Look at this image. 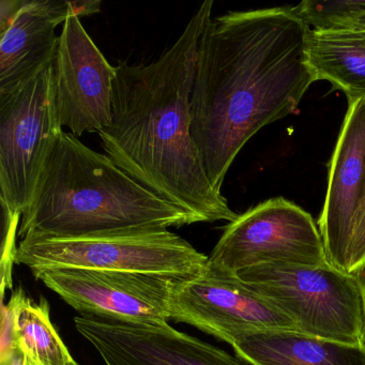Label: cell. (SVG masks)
<instances>
[{"label":"cell","mask_w":365,"mask_h":365,"mask_svg":"<svg viewBox=\"0 0 365 365\" xmlns=\"http://www.w3.org/2000/svg\"><path fill=\"white\" fill-rule=\"evenodd\" d=\"M74 16L71 1L25 0L0 34V91L14 88L54 61L56 29Z\"/></svg>","instance_id":"cell-13"},{"label":"cell","mask_w":365,"mask_h":365,"mask_svg":"<svg viewBox=\"0 0 365 365\" xmlns=\"http://www.w3.org/2000/svg\"><path fill=\"white\" fill-rule=\"evenodd\" d=\"M212 8V0L202 3L157 61L116 66L112 120L98 134L106 155L143 187L200 223H230L238 215L209 181L192 136L198 46Z\"/></svg>","instance_id":"cell-2"},{"label":"cell","mask_w":365,"mask_h":365,"mask_svg":"<svg viewBox=\"0 0 365 365\" xmlns=\"http://www.w3.org/2000/svg\"><path fill=\"white\" fill-rule=\"evenodd\" d=\"M307 59L316 81L331 83L343 91L348 103L365 99V29L336 31L309 29Z\"/></svg>","instance_id":"cell-15"},{"label":"cell","mask_w":365,"mask_h":365,"mask_svg":"<svg viewBox=\"0 0 365 365\" xmlns=\"http://www.w3.org/2000/svg\"><path fill=\"white\" fill-rule=\"evenodd\" d=\"M269 264H328L324 240L313 217L283 197L260 202L225 226L206 268L237 275Z\"/></svg>","instance_id":"cell-7"},{"label":"cell","mask_w":365,"mask_h":365,"mask_svg":"<svg viewBox=\"0 0 365 365\" xmlns=\"http://www.w3.org/2000/svg\"><path fill=\"white\" fill-rule=\"evenodd\" d=\"M289 317L299 332L361 346L364 302L356 277L331 266L269 264L237 273Z\"/></svg>","instance_id":"cell-5"},{"label":"cell","mask_w":365,"mask_h":365,"mask_svg":"<svg viewBox=\"0 0 365 365\" xmlns=\"http://www.w3.org/2000/svg\"><path fill=\"white\" fill-rule=\"evenodd\" d=\"M53 61L14 88L0 91V204L12 215H22L31 204L46 161L65 132Z\"/></svg>","instance_id":"cell-6"},{"label":"cell","mask_w":365,"mask_h":365,"mask_svg":"<svg viewBox=\"0 0 365 365\" xmlns=\"http://www.w3.org/2000/svg\"><path fill=\"white\" fill-rule=\"evenodd\" d=\"M53 71L63 127L81 138L110 125L116 67L106 61L78 16L63 23Z\"/></svg>","instance_id":"cell-10"},{"label":"cell","mask_w":365,"mask_h":365,"mask_svg":"<svg viewBox=\"0 0 365 365\" xmlns=\"http://www.w3.org/2000/svg\"><path fill=\"white\" fill-rule=\"evenodd\" d=\"M6 305L11 314L14 348L21 365H80L52 324L46 299L34 302L19 288Z\"/></svg>","instance_id":"cell-16"},{"label":"cell","mask_w":365,"mask_h":365,"mask_svg":"<svg viewBox=\"0 0 365 365\" xmlns=\"http://www.w3.org/2000/svg\"><path fill=\"white\" fill-rule=\"evenodd\" d=\"M200 223L146 189L108 155L63 132L21 217L19 237L78 238Z\"/></svg>","instance_id":"cell-3"},{"label":"cell","mask_w":365,"mask_h":365,"mask_svg":"<svg viewBox=\"0 0 365 365\" xmlns=\"http://www.w3.org/2000/svg\"><path fill=\"white\" fill-rule=\"evenodd\" d=\"M365 262V183L362 200L356 213L354 237L350 247L347 272L354 273Z\"/></svg>","instance_id":"cell-18"},{"label":"cell","mask_w":365,"mask_h":365,"mask_svg":"<svg viewBox=\"0 0 365 365\" xmlns=\"http://www.w3.org/2000/svg\"><path fill=\"white\" fill-rule=\"evenodd\" d=\"M352 274L356 277L359 285H360L361 292H362L363 302H364V327H363L362 341L361 346L365 349V262L354 271Z\"/></svg>","instance_id":"cell-21"},{"label":"cell","mask_w":365,"mask_h":365,"mask_svg":"<svg viewBox=\"0 0 365 365\" xmlns=\"http://www.w3.org/2000/svg\"><path fill=\"white\" fill-rule=\"evenodd\" d=\"M11 365H21V361L20 360H16L14 363H12Z\"/></svg>","instance_id":"cell-23"},{"label":"cell","mask_w":365,"mask_h":365,"mask_svg":"<svg viewBox=\"0 0 365 365\" xmlns=\"http://www.w3.org/2000/svg\"><path fill=\"white\" fill-rule=\"evenodd\" d=\"M358 26H362L365 29V14L361 16L360 20L358 21Z\"/></svg>","instance_id":"cell-22"},{"label":"cell","mask_w":365,"mask_h":365,"mask_svg":"<svg viewBox=\"0 0 365 365\" xmlns=\"http://www.w3.org/2000/svg\"><path fill=\"white\" fill-rule=\"evenodd\" d=\"M237 356L251 365H365L362 346L309 336L297 331H260L232 344Z\"/></svg>","instance_id":"cell-14"},{"label":"cell","mask_w":365,"mask_h":365,"mask_svg":"<svg viewBox=\"0 0 365 365\" xmlns=\"http://www.w3.org/2000/svg\"><path fill=\"white\" fill-rule=\"evenodd\" d=\"M208 256L168 228L129 230L78 238H26L16 264L31 272L51 269L129 271L189 279L205 270Z\"/></svg>","instance_id":"cell-4"},{"label":"cell","mask_w":365,"mask_h":365,"mask_svg":"<svg viewBox=\"0 0 365 365\" xmlns=\"http://www.w3.org/2000/svg\"><path fill=\"white\" fill-rule=\"evenodd\" d=\"M25 0H1L0 1V34L5 33L24 5Z\"/></svg>","instance_id":"cell-19"},{"label":"cell","mask_w":365,"mask_h":365,"mask_svg":"<svg viewBox=\"0 0 365 365\" xmlns=\"http://www.w3.org/2000/svg\"><path fill=\"white\" fill-rule=\"evenodd\" d=\"M74 324L106 365H249L168 324L140 326L80 315Z\"/></svg>","instance_id":"cell-11"},{"label":"cell","mask_w":365,"mask_h":365,"mask_svg":"<svg viewBox=\"0 0 365 365\" xmlns=\"http://www.w3.org/2000/svg\"><path fill=\"white\" fill-rule=\"evenodd\" d=\"M74 16L78 18L93 16L101 11V1L99 0H84V1H71Z\"/></svg>","instance_id":"cell-20"},{"label":"cell","mask_w":365,"mask_h":365,"mask_svg":"<svg viewBox=\"0 0 365 365\" xmlns=\"http://www.w3.org/2000/svg\"><path fill=\"white\" fill-rule=\"evenodd\" d=\"M81 315L123 324L162 326L172 319L180 277L129 271L51 269L33 273Z\"/></svg>","instance_id":"cell-8"},{"label":"cell","mask_w":365,"mask_h":365,"mask_svg":"<svg viewBox=\"0 0 365 365\" xmlns=\"http://www.w3.org/2000/svg\"><path fill=\"white\" fill-rule=\"evenodd\" d=\"M172 319L191 324L232 345L241 335L260 331H297L294 322L237 275L205 268L181 279L172 301Z\"/></svg>","instance_id":"cell-9"},{"label":"cell","mask_w":365,"mask_h":365,"mask_svg":"<svg viewBox=\"0 0 365 365\" xmlns=\"http://www.w3.org/2000/svg\"><path fill=\"white\" fill-rule=\"evenodd\" d=\"M309 31L292 7L228 12L207 24L191 96L192 136L220 193L250 138L296 113L316 82Z\"/></svg>","instance_id":"cell-1"},{"label":"cell","mask_w":365,"mask_h":365,"mask_svg":"<svg viewBox=\"0 0 365 365\" xmlns=\"http://www.w3.org/2000/svg\"><path fill=\"white\" fill-rule=\"evenodd\" d=\"M364 183L365 99L348 103L329 165L326 200L318 220L329 264L346 273Z\"/></svg>","instance_id":"cell-12"},{"label":"cell","mask_w":365,"mask_h":365,"mask_svg":"<svg viewBox=\"0 0 365 365\" xmlns=\"http://www.w3.org/2000/svg\"><path fill=\"white\" fill-rule=\"evenodd\" d=\"M292 11L315 31H336L356 26L365 14L364 1H314L304 0Z\"/></svg>","instance_id":"cell-17"}]
</instances>
